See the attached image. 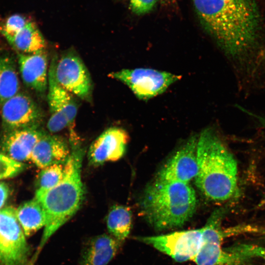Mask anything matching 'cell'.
Here are the masks:
<instances>
[{"label": "cell", "instance_id": "cell-1", "mask_svg": "<svg viewBox=\"0 0 265 265\" xmlns=\"http://www.w3.org/2000/svg\"><path fill=\"white\" fill-rule=\"evenodd\" d=\"M199 19L229 60L237 81L265 79V37L255 0H193Z\"/></svg>", "mask_w": 265, "mask_h": 265}, {"label": "cell", "instance_id": "cell-2", "mask_svg": "<svg viewBox=\"0 0 265 265\" xmlns=\"http://www.w3.org/2000/svg\"><path fill=\"white\" fill-rule=\"evenodd\" d=\"M70 156L64 164L62 180L53 187L36 190V199L43 208L46 223L37 249L31 258L34 264L42 248L54 233L67 222L80 208L85 195L81 178L84 151L77 134L70 135Z\"/></svg>", "mask_w": 265, "mask_h": 265}, {"label": "cell", "instance_id": "cell-3", "mask_svg": "<svg viewBox=\"0 0 265 265\" xmlns=\"http://www.w3.org/2000/svg\"><path fill=\"white\" fill-rule=\"evenodd\" d=\"M195 184L209 199L224 202L239 194L236 159L211 129L198 136Z\"/></svg>", "mask_w": 265, "mask_h": 265}, {"label": "cell", "instance_id": "cell-4", "mask_svg": "<svg viewBox=\"0 0 265 265\" xmlns=\"http://www.w3.org/2000/svg\"><path fill=\"white\" fill-rule=\"evenodd\" d=\"M197 199L189 183L155 181L147 187L142 196L141 212L155 229L180 227L192 217Z\"/></svg>", "mask_w": 265, "mask_h": 265}, {"label": "cell", "instance_id": "cell-5", "mask_svg": "<svg viewBox=\"0 0 265 265\" xmlns=\"http://www.w3.org/2000/svg\"><path fill=\"white\" fill-rule=\"evenodd\" d=\"M222 214L214 212L203 227L201 244L193 260L197 265H244L250 259L222 247L224 238L232 236L230 228L220 226Z\"/></svg>", "mask_w": 265, "mask_h": 265}, {"label": "cell", "instance_id": "cell-6", "mask_svg": "<svg viewBox=\"0 0 265 265\" xmlns=\"http://www.w3.org/2000/svg\"><path fill=\"white\" fill-rule=\"evenodd\" d=\"M17 218L16 209H0V265H32L30 247Z\"/></svg>", "mask_w": 265, "mask_h": 265}, {"label": "cell", "instance_id": "cell-7", "mask_svg": "<svg viewBox=\"0 0 265 265\" xmlns=\"http://www.w3.org/2000/svg\"><path fill=\"white\" fill-rule=\"evenodd\" d=\"M109 77L127 85L140 100L147 101L164 92L181 76L151 68L122 69Z\"/></svg>", "mask_w": 265, "mask_h": 265}, {"label": "cell", "instance_id": "cell-8", "mask_svg": "<svg viewBox=\"0 0 265 265\" xmlns=\"http://www.w3.org/2000/svg\"><path fill=\"white\" fill-rule=\"evenodd\" d=\"M203 232V227L137 238L176 261L184 262L193 260L196 257L201 244Z\"/></svg>", "mask_w": 265, "mask_h": 265}, {"label": "cell", "instance_id": "cell-9", "mask_svg": "<svg viewBox=\"0 0 265 265\" xmlns=\"http://www.w3.org/2000/svg\"><path fill=\"white\" fill-rule=\"evenodd\" d=\"M54 74L58 83L72 94L84 100H90L91 78L82 60L76 53H66L56 59Z\"/></svg>", "mask_w": 265, "mask_h": 265}, {"label": "cell", "instance_id": "cell-10", "mask_svg": "<svg viewBox=\"0 0 265 265\" xmlns=\"http://www.w3.org/2000/svg\"><path fill=\"white\" fill-rule=\"evenodd\" d=\"M198 138L191 137L160 170L155 181L162 183H189L198 172Z\"/></svg>", "mask_w": 265, "mask_h": 265}, {"label": "cell", "instance_id": "cell-11", "mask_svg": "<svg viewBox=\"0 0 265 265\" xmlns=\"http://www.w3.org/2000/svg\"><path fill=\"white\" fill-rule=\"evenodd\" d=\"M0 109L3 124L10 131L37 127L43 117L41 109L32 98L21 93L5 102Z\"/></svg>", "mask_w": 265, "mask_h": 265}, {"label": "cell", "instance_id": "cell-12", "mask_svg": "<svg viewBox=\"0 0 265 265\" xmlns=\"http://www.w3.org/2000/svg\"><path fill=\"white\" fill-rule=\"evenodd\" d=\"M129 139L125 130L117 127L107 129L90 146L88 154L89 162L100 165L118 160L124 155Z\"/></svg>", "mask_w": 265, "mask_h": 265}, {"label": "cell", "instance_id": "cell-13", "mask_svg": "<svg viewBox=\"0 0 265 265\" xmlns=\"http://www.w3.org/2000/svg\"><path fill=\"white\" fill-rule=\"evenodd\" d=\"M56 59L52 61L48 73V101L51 116L49 119L60 122H68L70 129L74 125L78 106L71 93L61 86L55 77Z\"/></svg>", "mask_w": 265, "mask_h": 265}, {"label": "cell", "instance_id": "cell-14", "mask_svg": "<svg viewBox=\"0 0 265 265\" xmlns=\"http://www.w3.org/2000/svg\"><path fill=\"white\" fill-rule=\"evenodd\" d=\"M71 152V147L61 137L45 132L35 145L30 160L42 169L53 164H64Z\"/></svg>", "mask_w": 265, "mask_h": 265}, {"label": "cell", "instance_id": "cell-15", "mask_svg": "<svg viewBox=\"0 0 265 265\" xmlns=\"http://www.w3.org/2000/svg\"><path fill=\"white\" fill-rule=\"evenodd\" d=\"M21 76L25 84L39 93L48 85V55L46 50L32 54H18Z\"/></svg>", "mask_w": 265, "mask_h": 265}, {"label": "cell", "instance_id": "cell-16", "mask_svg": "<svg viewBox=\"0 0 265 265\" xmlns=\"http://www.w3.org/2000/svg\"><path fill=\"white\" fill-rule=\"evenodd\" d=\"M45 132L37 127L10 131L3 140V150L16 161L29 160L35 145Z\"/></svg>", "mask_w": 265, "mask_h": 265}, {"label": "cell", "instance_id": "cell-17", "mask_svg": "<svg viewBox=\"0 0 265 265\" xmlns=\"http://www.w3.org/2000/svg\"><path fill=\"white\" fill-rule=\"evenodd\" d=\"M121 243L111 235L95 236L85 246L80 265H107L116 255Z\"/></svg>", "mask_w": 265, "mask_h": 265}, {"label": "cell", "instance_id": "cell-18", "mask_svg": "<svg viewBox=\"0 0 265 265\" xmlns=\"http://www.w3.org/2000/svg\"><path fill=\"white\" fill-rule=\"evenodd\" d=\"M19 53L32 54L45 50V39L36 24L29 21L13 37L6 39Z\"/></svg>", "mask_w": 265, "mask_h": 265}, {"label": "cell", "instance_id": "cell-19", "mask_svg": "<svg viewBox=\"0 0 265 265\" xmlns=\"http://www.w3.org/2000/svg\"><path fill=\"white\" fill-rule=\"evenodd\" d=\"M16 214L26 237L31 236L46 225L45 211L35 198L23 203L16 208Z\"/></svg>", "mask_w": 265, "mask_h": 265}, {"label": "cell", "instance_id": "cell-20", "mask_svg": "<svg viewBox=\"0 0 265 265\" xmlns=\"http://www.w3.org/2000/svg\"><path fill=\"white\" fill-rule=\"evenodd\" d=\"M16 65L9 55L0 56V107L19 93L20 83Z\"/></svg>", "mask_w": 265, "mask_h": 265}, {"label": "cell", "instance_id": "cell-21", "mask_svg": "<svg viewBox=\"0 0 265 265\" xmlns=\"http://www.w3.org/2000/svg\"><path fill=\"white\" fill-rule=\"evenodd\" d=\"M132 220V212L129 207L122 205L113 206L106 218L109 233L119 241L123 242L130 234Z\"/></svg>", "mask_w": 265, "mask_h": 265}, {"label": "cell", "instance_id": "cell-22", "mask_svg": "<svg viewBox=\"0 0 265 265\" xmlns=\"http://www.w3.org/2000/svg\"><path fill=\"white\" fill-rule=\"evenodd\" d=\"M65 173L64 164H53L43 169L38 177V188L46 190L56 186L63 178Z\"/></svg>", "mask_w": 265, "mask_h": 265}, {"label": "cell", "instance_id": "cell-23", "mask_svg": "<svg viewBox=\"0 0 265 265\" xmlns=\"http://www.w3.org/2000/svg\"><path fill=\"white\" fill-rule=\"evenodd\" d=\"M29 21L20 14L11 15L0 25V33L7 39L13 37Z\"/></svg>", "mask_w": 265, "mask_h": 265}, {"label": "cell", "instance_id": "cell-24", "mask_svg": "<svg viewBox=\"0 0 265 265\" xmlns=\"http://www.w3.org/2000/svg\"><path fill=\"white\" fill-rule=\"evenodd\" d=\"M26 164L0 153V180L13 177L25 169Z\"/></svg>", "mask_w": 265, "mask_h": 265}, {"label": "cell", "instance_id": "cell-25", "mask_svg": "<svg viewBox=\"0 0 265 265\" xmlns=\"http://www.w3.org/2000/svg\"><path fill=\"white\" fill-rule=\"evenodd\" d=\"M248 258L260 257L265 261V247L250 244H239L227 248Z\"/></svg>", "mask_w": 265, "mask_h": 265}, {"label": "cell", "instance_id": "cell-26", "mask_svg": "<svg viewBox=\"0 0 265 265\" xmlns=\"http://www.w3.org/2000/svg\"><path fill=\"white\" fill-rule=\"evenodd\" d=\"M158 0H130L132 11L137 15L144 14L150 11Z\"/></svg>", "mask_w": 265, "mask_h": 265}, {"label": "cell", "instance_id": "cell-27", "mask_svg": "<svg viewBox=\"0 0 265 265\" xmlns=\"http://www.w3.org/2000/svg\"><path fill=\"white\" fill-rule=\"evenodd\" d=\"M10 189L5 183L0 182V209L4 207L9 195Z\"/></svg>", "mask_w": 265, "mask_h": 265}]
</instances>
